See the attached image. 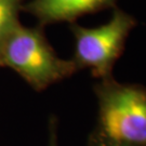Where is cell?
Instances as JSON below:
<instances>
[{"mask_svg":"<svg viewBox=\"0 0 146 146\" xmlns=\"http://www.w3.org/2000/svg\"><path fill=\"white\" fill-rule=\"evenodd\" d=\"M134 17L121 10H116L110 21L95 28L73 27L76 40L77 66L89 67L95 77L103 80L111 78V70L123 51L132 28Z\"/></svg>","mask_w":146,"mask_h":146,"instance_id":"obj_3","label":"cell"},{"mask_svg":"<svg viewBox=\"0 0 146 146\" xmlns=\"http://www.w3.org/2000/svg\"><path fill=\"white\" fill-rule=\"evenodd\" d=\"M49 146H58V144H56V134H55V128H54V127H52V128H51V136H50Z\"/></svg>","mask_w":146,"mask_h":146,"instance_id":"obj_7","label":"cell"},{"mask_svg":"<svg viewBox=\"0 0 146 146\" xmlns=\"http://www.w3.org/2000/svg\"><path fill=\"white\" fill-rule=\"evenodd\" d=\"M0 60L35 89L47 88L78 67L74 61L58 58L40 33L20 25L1 48Z\"/></svg>","mask_w":146,"mask_h":146,"instance_id":"obj_2","label":"cell"},{"mask_svg":"<svg viewBox=\"0 0 146 146\" xmlns=\"http://www.w3.org/2000/svg\"><path fill=\"white\" fill-rule=\"evenodd\" d=\"M115 0H34L29 10L44 22L72 21L111 5Z\"/></svg>","mask_w":146,"mask_h":146,"instance_id":"obj_4","label":"cell"},{"mask_svg":"<svg viewBox=\"0 0 146 146\" xmlns=\"http://www.w3.org/2000/svg\"><path fill=\"white\" fill-rule=\"evenodd\" d=\"M99 99L98 134L117 143L146 146V88L103 80Z\"/></svg>","mask_w":146,"mask_h":146,"instance_id":"obj_1","label":"cell"},{"mask_svg":"<svg viewBox=\"0 0 146 146\" xmlns=\"http://www.w3.org/2000/svg\"><path fill=\"white\" fill-rule=\"evenodd\" d=\"M91 146H133V145H128V144H123V143H117L114 141H110L107 139H105L100 134H95L93 139H92V143Z\"/></svg>","mask_w":146,"mask_h":146,"instance_id":"obj_6","label":"cell"},{"mask_svg":"<svg viewBox=\"0 0 146 146\" xmlns=\"http://www.w3.org/2000/svg\"><path fill=\"white\" fill-rule=\"evenodd\" d=\"M17 0H0V51L17 24Z\"/></svg>","mask_w":146,"mask_h":146,"instance_id":"obj_5","label":"cell"}]
</instances>
